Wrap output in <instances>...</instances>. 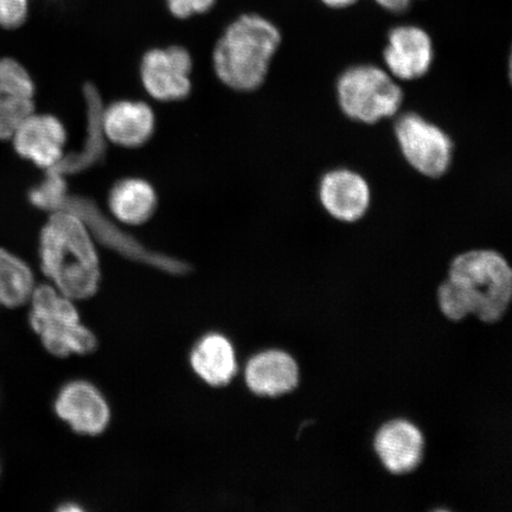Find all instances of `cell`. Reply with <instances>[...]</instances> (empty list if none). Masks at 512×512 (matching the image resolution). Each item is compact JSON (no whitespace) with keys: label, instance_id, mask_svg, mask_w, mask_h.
<instances>
[{"label":"cell","instance_id":"cell-1","mask_svg":"<svg viewBox=\"0 0 512 512\" xmlns=\"http://www.w3.org/2000/svg\"><path fill=\"white\" fill-rule=\"evenodd\" d=\"M437 298L441 313L453 322L470 316L484 323L498 322L512 304V267L507 256L490 247L454 255Z\"/></svg>","mask_w":512,"mask_h":512},{"label":"cell","instance_id":"cell-2","mask_svg":"<svg viewBox=\"0 0 512 512\" xmlns=\"http://www.w3.org/2000/svg\"><path fill=\"white\" fill-rule=\"evenodd\" d=\"M38 258L51 285L74 302L98 293L101 271L95 239L73 211L49 214L38 236Z\"/></svg>","mask_w":512,"mask_h":512},{"label":"cell","instance_id":"cell-3","mask_svg":"<svg viewBox=\"0 0 512 512\" xmlns=\"http://www.w3.org/2000/svg\"><path fill=\"white\" fill-rule=\"evenodd\" d=\"M283 34L258 14L236 18L217 41L213 63L217 78L235 92L251 93L264 85Z\"/></svg>","mask_w":512,"mask_h":512},{"label":"cell","instance_id":"cell-4","mask_svg":"<svg viewBox=\"0 0 512 512\" xmlns=\"http://www.w3.org/2000/svg\"><path fill=\"white\" fill-rule=\"evenodd\" d=\"M336 94L345 117L366 125L396 117L405 100L400 81L375 64L344 70L337 80Z\"/></svg>","mask_w":512,"mask_h":512},{"label":"cell","instance_id":"cell-5","mask_svg":"<svg viewBox=\"0 0 512 512\" xmlns=\"http://www.w3.org/2000/svg\"><path fill=\"white\" fill-rule=\"evenodd\" d=\"M394 134L403 158L421 176L437 179L453 162V140L443 128L414 112L395 121Z\"/></svg>","mask_w":512,"mask_h":512},{"label":"cell","instance_id":"cell-6","mask_svg":"<svg viewBox=\"0 0 512 512\" xmlns=\"http://www.w3.org/2000/svg\"><path fill=\"white\" fill-rule=\"evenodd\" d=\"M61 210L73 211L87 224L95 240H98L112 251L132 261L140 262L164 273L182 275L189 272V265L184 261L151 251L132 235L115 226L114 222L101 213L96 204L87 198L69 195Z\"/></svg>","mask_w":512,"mask_h":512},{"label":"cell","instance_id":"cell-7","mask_svg":"<svg viewBox=\"0 0 512 512\" xmlns=\"http://www.w3.org/2000/svg\"><path fill=\"white\" fill-rule=\"evenodd\" d=\"M192 57L183 47L171 46L147 51L140 63V79L153 99L177 102L191 93Z\"/></svg>","mask_w":512,"mask_h":512},{"label":"cell","instance_id":"cell-8","mask_svg":"<svg viewBox=\"0 0 512 512\" xmlns=\"http://www.w3.org/2000/svg\"><path fill=\"white\" fill-rule=\"evenodd\" d=\"M9 143L17 157L46 171L66 155L67 130L55 115L34 112L17 127Z\"/></svg>","mask_w":512,"mask_h":512},{"label":"cell","instance_id":"cell-9","mask_svg":"<svg viewBox=\"0 0 512 512\" xmlns=\"http://www.w3.org/2000/svg\"><path fill=\"white\" fill-rule=\"evenodd\" d=\"M434 57L432 37L419 25L402 24L389 31L383 62L396 80L411 82L424 78Z\"/></svg>","mask_w":512,"mask_h":512},{"label":"cell","instance_id":"cell-10","mask_svg":"<svg viewBox=\"0 0 512 512\" xmlns=\"http://www.w3.org/2000/svg\"><path fill=\"white\" fill-rule=\"evenodd\" d=\"M54 411L75 433L89 437L104 433L111 421V408L105 396L85 380L64 384L56 395Z\"/></svg>","mask_w":512,"mask_h":512},{"label":"cell","instance_id":"cell-11","mask_svg":"<svg viewBox=\"0 0 512 512\" xmlns=\"http://www.w3.org/2000/svg\"><path fill=\"white\" fill-rule=\"evenodd\" d=\"M318 198L332 219L354 224L368 214L371 188L360 172L337 168L325 172L318 185Z\"/></svg>","mask_w":512,"mask_h":512},{"label":"cell","instance_id":"cell-12","mask_svg":"<svg viewBox=\"0 0 512 512\" xmlns=\"http://www.w3.org/2000/svg\"><path fill=\"white\" fill-rule=\"evenodd\" d=\"M36 92L29 69L16 57L0 55V144L9 143L17 127L36 112Z\"/></svg>","mask_w":512,"mask_h":512},{"label":"cell","instance_id":"cell-13","mask_svg":"<svg viewBox=\"0 0 512 512\" xmlns=\"http://www.w3.org/2000/svg\"><path fill=\"white\" fill-rule=\"evenodd\" d=\"M373 448L384 470L394 476L407 475L416 470L424 458V433L411 420L389 419L377 428Z\"/></svg>","mask_w":512,"mask_h":512},{"label":"cell","instance_id":"cell-14","mask_svg":"<svg viewBox=\"0 0 512 512\" xmlns=\"http://www.w3.org/2000/svg\"><path fill=\"white\" fill-rule=\"evenodd\" d=\"M249 393L259 398H279L299 384V364L290 352L266 348L253 352L242 370Z\"/></svg>","mask_w":512,"mask_h":512},{"label":"cell","instance_id":"cell-15","mask_svg":"<svg viewBox=\"0 0 512 512\" xmlns=\"http://www.w3.org/2000/svg\"><path fill=\"white\" fill-rule=\"evenodd\" d=\"M102 126L108 142L136 149L150 142L155 133L156 118L145 102L121 100L104 107Z\"/></svg>","mask_w":512,"mask_h":512},{"label":"cell","instance_id":"cell-16","mask_svg":"<svg viewBox=\"0 0 512 512\" xmlns=\"http://www.w3.org/2000/svg\"><path fill=\"white\" fill-rule=\"evenodd\" d=\"M190 366L203 382L215 388L227 387L240 373L235 345L220 332H210L194 345Z\"/></svg>","mask_w":512,"mask_h":512},{"label":"cell","instance_id":"cell-17","mask_svg":"<svg viewBox=\"0 0 512 512\" xmlns=\"http://www.w3.org/2000/svg\"><path fill=\"white\" fill-rule=\"evenodd\" d=\"M83 96L86 101L87 134L85 143L81 150L74 153H66L61 162L53 169L64 177L80 174V172L91 169L92 166L104 160L108 140L102 126V111L104 102L101 95L93 85H86L83 89Z\"/></svg>","mask_w":512,"mask_h":512},{"label":"cell","instance_id":"cell-18","mask_svg":"<svg viewBox=\"0 0 512 512\" xmlns=\"http://www.w3.org/2000/svg\"><path fill=\"white\" fill-rule=\"evenodd\" d=\"M108 206L115 220L126 226H140L152 219L158 196L152 184L142 178H125L114 184Z\"/></svg>","mask_w":512,"mask_h":512},{"label":"cell","instance_id":"cell-19","mask_svg":"<svg viewBox=\"0 0 512 512\" xmlns=\"http://www.w3.org/2000/svg\"><path fill=\"white\" fill-rule=\"evenodd\" d=\"M32 331L40 337L43 348L55 357L92 354L98 347V339L87 326L79 322L54 320L38 324Z\"/></svg>","mask_w":512,"mask_h":512},{"label":"cell","instance_id":"cell-20","mask_svg":"<svg viewBox=\"0 0 512 512\" xmlns=\"http://www.w3.org/2000/svg\"><path fill=\"white\" fill-rule=\"evenodd\" d=\"M35 287V274L28 262L0 246V309L27 305Z\"/></svg>","mask_w":512,"mask_h":512},{"label":"cell","instance_id":"cell-21","mask_svg":"<svg viewBox=\"0 0 512 512\" xmlns=\"http://www.w3.org/2000/svg\"><path fill=\"white\" fill-rule=\"evenodd\" d=\"M68 196L66 177L54 170L44 171L42 181L28 191V201L31 206L49 214L61 210Z\"/></svg>","mask_w":512,"mask_h":512},{"label":"cell","instance_id":"cell-22","mask_svg":"<svg viewBox=\"0 0 512 512\" xmlns=\"http://www.w3.org/2000/svg\"><path fill=\"white\" fill-rule=\"evenodd\" d=\"M30 0H0V28L16 31L27 24Z\"/></svg>","mask_w":512,"mask_h":512},{"label":"cell","instance_id":"cell-23","mask_svg":"<svg viewBox=\"0 0 512 512\" xmlns=\"http://www.w3.org/2000/svg\"><path fill=\"white\" fill-rule=\"evenodd\" d=\"M216 2L217 0H165L171 15L178 19L206 14L213 9Z\"/></svg>","mask_w":512,"mask_h":512},{"label":"cell","instance_id":"cell-24","mask_svg":"<svg viewBox=\"0 0 512 512\" xmlns=\"http://www.w3.org/2000/svg\"><path fill=\"white\" fill-rule=\"evenodd\" d=\"M374 2L390 14L402 15L412 8L414 0H374Z\"/></svg>","mask_w":512,"mask_h":512},{"label":"cell","instance_id":"cell-25","mask_svg":"<svg viewBox=\"0 0 512 512\" xmlns=\"http://www.w3.org/2000/svg\"><path fill=\"white\" fill-rule=\"evenodd\" d=\"M319 2L332 10H345L352 8L360 0H319Z\"/></svg>","mask_w":512,"mask_h":512},{"label":"cell","instance_id":"cell-26","mask_svg":"<svg viewBox=\"0 0 512 512\" xmlns=\"http://www.w3.org/2000/svg\"><path fill=\"white\" fill-rule=\"evenodd\" d=\"M0 476H2V463H0Z\"/></svg>","mask_w":512,"mask_h":512},{"label":"cell","instance_id":"cell-27","mask_svg":"<svg viewBox=\"0 0 512 512\" xmlns=\"http://www.w3.org/2000/svg\"><path fill=\"white\" fill-rule=\"evenodd\" d=\"M414 2H415V0H414Z\"/></svg>","mask_w":512,"mask_h":512}]
</instances>
